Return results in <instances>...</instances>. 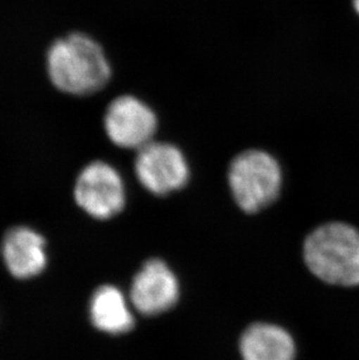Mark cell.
<instances>
[{
	"label": "cell",
	"mask_w": 359,
	"mask_h": 360,
	"mask_svg": "<svg viewBox=\"0 0 359 360\" xmlns=\"http://www.w3.org/2000/svg\"><path fill=\"white\" fill-rule=\"evenodd\" d=\"M92 324L103 333L122 335L134 326V317L120 289L115 285H101L90 301Z\"/></svg>",
	"instance_id": "obj_10"
},
{
	"label": "cell",
	"mask_w": 359,
	"mask_h": 360,
	"mask_svg": "<svg viewBox=\"0 0 359 360\" xmlns=\"http://www.w3.org/2000/svg\"><path fill=\"white\" fill-rule=\"evenodd\" d=\"M180 285L173 271L160 259H149L133 278L130 301L146 316L166 313L177 304Z\"/></svg>",
	"instance_id": "obj_7"
},
{
	"label": "cell",
	"mask_w": 359,
	"mask_h": 360,
	"mask_svg": "<svg viewBox=\"0 0 359 360\" xmlns=\"http://www.w3.org/2000/svg\"><path fill=\"white\" fill-rule=\"evenodd\" d=\"M134 170L143 187L160 196L179 191L189 179L186 158L172 143L151 141L138 150Z\"/></svg>",
	"instance_id": "obj_6"
},
{
	"label": "cell",
	"mask_w": 359,
	"mask_h": 360,
	"mask_svg": "<svg viewBox=\"0 0 359 360\" xmlns=\"http://www.w3.org/2000/svg\"><path fill=\"white\" fill-rule=\"evenodd\" d=\"M106 136L115 146L140 150L153 141L158 127L156 113L134 96L122 95L113 99L103 118Z\"/></svg>",
	"instance_id": "obj_5"
},
{
	"label": "cell",
	"mask_w": 359,
	"mask_h": 360,
	"mask_svg": "<svg viewBox=\"0 0 359 360\" xmlns=\"http://www.w3.org/2000/svg\"><path fill=\"white\" fill-rule=\"evenodd\" d=\"M303 258L309 271L330 285H359V231L344 223H328L306 239Z\"/></svg>",
	"instance_id": "obj_2"
},
{
	"label": "cell",
	"mask_w": 359,
	"mask_h": 360,
	"mask_svg": "<svg viewBox=\"0 0 359 360\" xmlns=\"http://www.w3.org/2000/svg\"><path fill=\"white\" fill-rule=\"evenodd\" d=\"M243 360H294L295 343L282 326L256 323L248 326L239 342Z\"/></svg>",
	"instance_id": "obj_9"
},
{
	"label": "cell",
	"mask_w": 359,
	"mask_h": 360,
	"mask_svg": "<svg viewBox=\"0 0 359 360\" xmlns=\"http://www.w3.org/2000/svg\"><path fill=\"white\" fill-rule=\"evenodd\" d=\"M46 72L58 91L72 97H87L106 88L112 70L106 51L95 39L73 32L48 47Z\"/></svg>",
	"instance_id": "obj_1"
},
{
	"label": "cell",
	"mask_w": 359,
	"mask_h": 360,
	"mask_svg": "<svg viewBox=\"0 0 359 360\" xmlns=\"http://www.w3.org/2000/svg\"><path fill=\"white\" fill-rule=\"evenodd\" d=\"M229 184L241 210L256 214L278 198L282 174L278 161L264 150L238 154L229 168Z\"/></svg>",
	"instance_id": "obj_3"
},
{
	"label": "cell",
	"mask_w": 359,
	"mask_h": 360,
	"mask_svg": "<svg viewBox=\"0 0 359 360\" xmlns=\"http://www.w3.org/2000/svg\"><path fill=\"white\" fill-rule=\"evenodd\" d=\"M353 7L357 11V13L359 14V0H353Z\"/></svg>",
	"instance_id": "obj_11"
},
{
	"label": "cell",
	"mask_w": 359,
	"mask_h": 360,
	"mask_svg": "<svg viewBox=\"0 0 359 360\" xmlns=\"http://www.w3.org/2000/svg\"><path fill=\"white\" fill-rule=\"evenodd\" d=\"M3 258L12 276L30 279L40 274L47 265L46 241L26 226L11 229L4 237Z\"/></svg>",
	"instance_id": "obj_8"
},
{
	"label": "cell",
	"mask_w": 359,
	"mask_h": 360,
	"mask_svg": "<svg viewBox=\"0 0 359 360\" xmlns=\"http://www.w3.org/2000/svg\"><path fill=\"white\" fill-rule=\"evenodd\" d=\"M76 203L94 218L108 219L125 205V188L118 170L104 161H92L78 174Z\"/></svg>",
	"instance_id": "obj_4"
}]
</instances>
